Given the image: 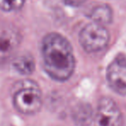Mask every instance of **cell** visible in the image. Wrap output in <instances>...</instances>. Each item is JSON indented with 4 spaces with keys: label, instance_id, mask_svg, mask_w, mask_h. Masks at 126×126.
<instances>
[{
    "label": "cell",
    "instance_id": "obj_8",
    "mask_svg": "<svg viewBox=\"0 0 126 126\" xmlns=\"http://www.w3.org/2000/svg\"><path fill=\"white\" fill-rule=\"evenodd\" d=\"M15 70L23 75H30L35 71V61L30 54H24L16 57L13 61Z\"/></svg>",
    "mask_w": 126,
    "mask_h": 126
},
{
    "label": "cell",
    "instance_id": "obj_10",
    "mask_svg": "<svg viewBox=\"0 0 126 126\" xmlns=\"http://www.w3.org/2000/svg\"><path fill=\"white\" fill-rule=\"evenodd\" d=\"M63 3L67 6L71 7H79L81 6L86 0H62Z\"/></svg>",
    "mask_w": 126,
    "mask_h": 126
},
{
    "label": "cell",
    "instance_id": "obj_9",
    "mask_svg": "<svg viewBox=\"0 0 126 126\" xmlns=\"http://www.w3.org/2000/svg\"><path fill=\"white\" fill-rule=\"evenodd\" d=\"M24 0H0V9L11 12L20 10L23 6Z\"/></svg>",
    "mask_w": 126,
    "mask_h": 126
},
{
    "label": "cell",
    "instance_id": "obj_2",
    "mask_svg": "<svg viewBox=\"0 0 126 126\" xmlns=\"http://www.w3.org/2000/svg\"><path fill=\"white\" fill-rule=\"evenodd\" d=\"M13 105L16 110L24 115H33L40 110L42 97L39 86L33 80L19 81L13 94Z\"/></svg>",
    "mask_w": 126,
    "mask_h": 126
},
{
    "label": "cell",
    "instance_id": "obj_6",
    "mask_svg": "<svg viewBox=\"0 0 126 126\" xmlns=\"http://www.w3.org/2000/svg\"><path fill=\"white\" fill-rule=\"evenodd\" d=\"M21 42V35L12 26L0 27V63L10 60L15 54Z\"/></svg>",
    "mask_w": 126,
    "mask_h": 126
},
{
    "label": "cell",
    "instance_id": "obj_7",
    "mask_svg": "<svg viewBox=\"0 0 126 126\" xmlns=\"http://www.w3.org/2000/svg\"><path fill=\"white\" fill-rule=\"evenodd\" d=\"M87 16L93 23L102 26L111 23L112 11L110 7L105 4H98L90 8L87 11Z\"/></svg>",
    "mask_w": 126,
    "mask_h": 126
},
{
    "label": "cell",
    "instance_id": "obj_3",
    "mask_svg": "<svg viewBox=\"0 0 126 126\" xmlns=\"http://www.w3.org/2000/svg\"><path fill=\"white\" fill-rule=\"evenodd\" d=\"M79 40L85 51L97 53L106 47L110 41V35L105 26L92 23L81 30Z\"/></svg>",
    "mask_w": 126,
    "mask_h": 126
},
{
    "label": "cell",
    "instance_id": "obj_4",
    "mask_svg": "<svg viewBox=\"0 0 126 126\" xmlns=\"http://www.w3.org/2000/svg\"><path fill=\"white\" fill-rule=\"evenodd\" d=\"M106 79L110 87L117 94L126 95V55L118 54L106 70Z\"/></svg>",
    "mask_w": 126,
    "mask_h": 126
},
{
    "label": "cell",
    "instance_id": "obj_1",
    "mask_svg": "<svg viewBox=\"0 0 126 126\" xmlns=\"http://www.w3.org/2000/svg\"><path fill=\"white\" fill-rule=\"evenodd\" d=\"M42 57L47 75L57 81L67 80L75 68V58L69 42L58 33L47 34L42 40Z\"/></svg>",
    "mask_w": 126,
    "mask_h": 126
},
{
    "label": "cell",
    "instance_id": "obj_5",
    "mask_svg": "<svg viewBox=\"0 0 126 126\" xmlns=\"http://www.w3.org/2000/svg\"><path fill=\"white\" fill-rule=\"evenodd\" d=\"M95 124L96 126H123L122 113L114 100L105 97L98 101Z\"/></svg>",
    "mask_w": 126,
    "mask_h": 126
}]
</instances>
